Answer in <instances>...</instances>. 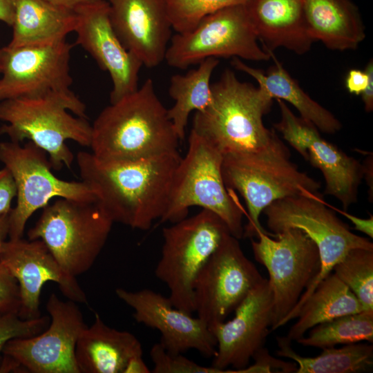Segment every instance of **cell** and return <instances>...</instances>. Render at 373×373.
Here are the masks:
<instances>
[{
	"mask_svg": "<svg viewBox=\"0 0 373 373\" xmlns=\"http://www.w3.org/2000/svg\"><path fill=\"white\" fill-rule=\"evenodd\" d=\"M180 158L176 153L144 160L106 162L80 151L76 160L82 181L113 223L146 230L166 209Z\"/></svg>",
	"mask_w": 373,
	"mask_h": 373,
	"instance_id": "1",
	"label": "cell"
},
{
	"mask_svg": "<svg viewBox=\"0 0 373 373\" xmlns=\"http://www.w3.org/2000/svg\"><path fill=\"white\" fill-rule=\"evenodd\" d=\"M91 125V153L102 161H139L179 153L180 140L150 78L105 107Z\"/></svg>",
	"mask_w": 373,
	"mask_h": 373,
	"instance_id": "2",
	"label": "cell"
},
{
	"mask_svg": "<svg viewBox=\"0 0 373 373\" xmlns=\"http://www.w3.org/2000/svg\"><path fill=\"white\" fill-rule=\"evenodd\" d=\"M290 157L289 149L277 134L260 150L223 155L224 182L241 195L247 208L243 237L256 236L260 231L275 236L262 227L260 216L277 200L299 195L323 198L318 191L321 184L300 171Z\"/></svg>",
	"mask_w": 373,
	"mask_h": 373,
	"instance_id": "3",
	"label": "cell"
},
{
	"mask_svg": "<svg viewBox=\"0 0 373 373\" xmlns=\"http://www.w3.org/2000/svg\"><path fill=\"white\" fill-rule=\"evenodd\" d=\"M211 90L209 105L195 112L193 131L223 155L256 151L271 142L276 133L265 127L262 117L274 99L265 90L241 82L229 68Z\"/></svg>",
	"mask_w": 373,
	"mask_h": 373,
	"instance_id": "4",
	"label": "cell"
},
{
	"mask_svg": "<svg viewBox=\"0 0 373 373\" xmlns=\"http://www.w3.org/2000/svg\"><path fill=\"white\" fill-rule=\"evenodd\" d=\"M86 106L78 97L69 98L51 94L0 102V135L21 144L33 142L48 155L52 168H70L74 155L68 140L90 146L92 125L87 120Z\"/></svg>",
	"mask_w": 373,
	"mask_h": 373,
	"instance_id": "5",
	"label": "cell"
},
{
	"mask_svg": "<svg viewBox=\"0 0 373 373\" xmlns=\"http://www.w3.org/2000/svg\"><path fill=\"white\" fill-rule=\"evenodd\" d=\"M223 155L192 129L188 149L173 173L166 209L160 220L174 223L198 206L218 215L231 234L243 238L242 218L246 213L222 174Z\"/></svg>",
	"mask_w": 373,
	"mask_h": 373,
	"instance_id": "6",
	"label": "cell"
},
{
	"mask_svg": "<svg viewBox=\"0 0 373 373\" xmlns=\"http://www.w3.org/2000/svg\"><path fill=\"white\" fill-rule=\"evenodd\" d=\"M263 213L267 227L275 236L291 228L305 232L317 246L321 260L318 274L296 306L279 323V327L296 318L301 305L316 285L350 250L356 248L373 250L372 242L354 233L323 198L303 195L283 198L273 202Z\"/></svg>",
	"mask_w": 373,
	"mask_h": 373,
	"instance_id": "7",
	"label": "cell"
},
{
	"mask_svg": "<svg viewBox=\"0 0 373 373\" xmlns=\"http://www.w3.org/2000/svg\"><path fill=\"white\" fill-rule=\"evenodd\" d=\"M113 224L96 201L59 198L43 208L28 236L42 240L62 268L77 277L93 265Z\"/></svg>",
	"mask_w": 373,
	"mask_h": 373,
	"instance_id": "8",
	"label": "cell"
},
{
	"mask_svg": "<svg viewBox=\"0 0 373 373\" xmlns=\"http://www.w3.org/2000/svg\"><path fill=\"white\" fill-rule=\"evenodd\" d=\"M231 233L213 212L203 209L162 229L161 257L155 274L169 290V298L177 308L192 314L193 285L200 269Z\"/></svg>",
	"mask_w": 373,
	"mask_h": 373,
	"instance_id": "9",
	"label": "cell"
},
{
	"mask_svg": "<svg viewBox=\"0 0 373 373\" xmlns=\"http://www.w3.org/2000/svg\"><path fill=\"white\" fill-rule=\"evenodd\" d=\"M77 304L52 293L46 304L48 326L35 336L9 341L3 348L0 372L80 373L75 348L87 325Z\"/></svg>",
	"mask_w": 373,
	"mask_h": 373,
	"instance_id": "10",
	"label": "cell"
},
{
	"mask_svg": "<svg viewBox=\"0 0 373 373\" xmlns=\"http://www.w3.org/2000/svg\"><path fill=\"white\" fill-rule=\"evenodd\" d=\"M0 162L11 173L17 188V204L9 213V239L22 238L30 217L52 198L95 201L92 190L83 181L57 178L47 153L30 141L23 145L0 142Z\"/></svg>",
	"mask_w": 373,
	"mask_h": 373,
	"instance_id": "11",
	"label": "cell"
},
{
	"mask_svg": "<svg viewBox=\"0 0 373 373\" xmlns=\"http://www.w3.org/2000/svg\"><path fill=\"white\" fill-rule=\"evenodd\" d=\"M271 53L260 46L244 4L218 10L192 30L172 36L164 60L184 70L209 57L260 61L269 60Z\"/></svg>",
	"mask_w": 373,
	"mask_h": 373,
	"instance_id": "12",
	"label": "cell"
},
{
	"mask_svg": "<svg viewBox=\"0 0 373 373\" xmlns=\"http://www.w3.org/2000/svg\"><path fill=\"white\" fill-rule=\"evenodd\" d=\"M258 240H251L256 260L269 274L273 294L271 330L296 306L321 268L318 250L313 240L301 229L291 228L276 235V239L258 232Z\"/></svg>",
	"mask_w": 373,
	"mask_h": 373,
	"instance_id": "13",
	"label": "cell"
},
{
	"mask_svg": "<svg viewBox=\"0 0 373 373\" xmlns=\"http://www.w3.org/2000/svg\"><path fill=\"white\" fill-rule=\"evenodd\" d=\"M263 278L238 239L227 234L195 280L193 304L198 317L209 329L224 321Z\"/></svg>",
	"mask_w": 373,
	"mask_h": 373,
	"instance_id": "14",
	"label": "cell"
},
{
	"mask_svg": "<svg viewBox=\"0 0 373 373\" xmlns=\"http://www.w3.org/2000/svg\"><path fill=\"white\" fill-rule=\"evenodd\" d=\"M72 48L66 40L0 48V102L51 94L77 97L70 89Z\"/></svg>",
	"mask_w": 373,
	"mask_h": 373,
	"instance_id": "15",
	"label": "cell"
},
{
	"mask_svg": "<svg viewBox=\"0 0 373 373\" xmlns=\"http://www.w3.org/2000/svg\"><path fill=\"white\" fill-rule=\"evenodd\" d=\"M280 119L274 124L286 140L306 161L320 170L325 186L323 194L337 199L344 211L356 203L364 178V166L354 157L325 140L312 123L297 117L285 102L276 99Z\"/></svg>",
	"mask_w": 373,
	"mask_h": 373,
	"instance_id": "16",
	"label": "cell"
},
{
	"mask_svg": "<svg viewBox=\"0 0 373 373\" xmlns=\"http://www.w3.org/2000/svg\"><path fill=\"white\" fill-rule=\"evenodd\" d=\"M0 262L17 281L21 304L18 315L22 319L41 316L39 305L44 285L57 284L68 300L88 305L87 296L76 277L68 274L44 242L39 240L9 239L3 246Z\"/></svg>",
	"mask_w": 373,
	"mask_h": 373,
	"instance_id": "17",
	"label": "cell"
},
{
	"mask_svg": "<svg viewBox=\"0 0 373 373\" xmlns=\"http://www.w3.org/2000/svg\"><path fill=\"white\" fill-rule=\"evenodd\" d=\"M233 318L220 323L210 331L217 346L211 366L235 373L249 365L254 355L261 350L272 324L273 294L268 279L263 278L235 309Z\"/></svg>",
	"mask_w": 373,
	"mask_h": 373,
	"instance_id": "18",
	"label": "cell"
},
{
	"mask_svg": "<svg viewBox=\"0 0 373 373\" xmlns=\"http://www.w3.org/2000/svg\"><path fill=\"white\" fill-rule=\"evenodd\" d=\"M74 11L77 17L76 44L81 46L111 76L113 88L110 102L114 103L135 91L139 88V73L142 64L124 46L115 32L108 1H94Z\"/></svg>",
	"mask_w": 373,
	"mask_h": 373,
	"instance_id": "19",
	"label": "cell"
},
{
	"mask_svg": "<svg viewBox=\"0 0 373 373\" xmlns=\"http://www.w3.org/2000/svg\"><path fill=\"white\" fill-rule=\"evenodd\" d=\"M115 294L133 309L137 323L160 332V343L168 352L182 353L193 349L207 357L216 354V341L207 323L175 307L169 297L149 289L129 291L119 287Z\"/></svg>",
	"mask_w": 373,
	"mask_h": 373,
	"instance_id": "20",
	"label": "cell"
},
{
	"mask_svg": "<svg viewBox=\"0 0 373 373\" xmlns=\"http://www.w3.org/2000/svg\"><path fill=\"white\" fill-rule=\"evenodd\" d=\"M112 26L124 46L146 68L164 61L172 26L164 0H106Z\"/></svg>",
	"mask_w": 373,
	"mask_h": 373,
	"instance_id": "21",
	"label": "cell"
},
{
	"mask_svg": "<svg viewBox=\"0 0 373 373\" xmlns=\"http://www.w3.org/2000/svg\"><path fill=\"white\" fill-rule=\"evenodd\" d=\"M245 5L258 41L269 53L285 48L303 55L315 42L305 20L303 0H249Z\"/></svg>",
	"mask_w": 373,
	"mask_h": 373,
	"instance_id": "22",
	"label": "cell"
},
{
	"mask_svg": "<svg viewBox=\"0 0 373 373\" xmlns=\"http://www.w3.org/2000/svg\"><path fill=\"white\" fill-rule=\"evenodd\" d=\"M143 354L139 340L132 333L108 326L100 316L80 335L75 358L80 373H124L129 359Z\"/></svg>",
	"mask_w": 373,
	"mask_h": 373,
	"instance_id": "23",
	"label": "cell"
},
{
	"mask_svg": "<svg viewBox=\"0 0 373 373\" xmlns=\"http://www.w3.org/2000/svg\"><path fill=\"white\" fill-rule=\"evenodd\" d=\"M305 20L314 41L334 50H354L365 38L358 8L351 0H303Z\"/></svg>",
	"mask_w": 373,
	"mask_h": 373,
	"instance_id": "24",
	"label": "cell"
},
{
	"mask_svg": "<svg viewBox=\"0 0 373 373\" xmlns=\"http://www.w3.org/2000/svg\"><path fill=\"white\" fill-rule=\"evenodd\" d=\"M77 17L73 10L53 5L44 0H15L8 46L44 45L66 40L75 32Z\"/></svg>",
	"mask_w": 373,
	"mask_h": 373,
	"instance_id": "25",
	"label": "cell"
},
{
	"mask_svg": "<svg viewBox=\"0 0 373 373\" xmlns=\"http://www.w3.org/2000/svg\"><path fill=\"white\" fill-rule=\"evenodd\" d=\"M274 64L265 73L262 70L249 66L240 59L232 58V66L252 77L260 88L273 99H281L291 104L300 113V117L314 124L319 131L334 134L342 128L341 122L327 108L308 95L271 53Z\"/></svg>",
	"mask_w": 373,
	"mask_h": 373,
	"instance_id": "26",
	"label": "cell"
},
{
	"mask_svg": "<svg viewBox=\"0 0 373 373\" xmlns=\"http://www.w3.org/2000/svg\"><path fill=\"white\" fill-rule=\"evenodd\" d=\"M363 310L356 296L331 272L316 285L301 305L296 317L298 320L286 337L290 341H296L320 323Z\"/></svg>",
	"mask_w": 373,
	"mask_h": 373,
	"instance_id": "27",
	"label": "cell"
},
{
	"mask_svg": "<svg viewBox=\"0 0 373 373\" xmlns=\"http://www.w3.org/2000/svg\"><path fill=\"white\" fill-rule=\"evenodd\" d=\"M218 64V59L209 57L186 74H176L171 77L169 94L175 103L168 109V115L180 141L185 137L191 113L202 111L211 100L210 81Z\"/></svg>",
	"mask_w": 373,
	"mask_h": 373,
	"instance_id": "28",
	"label": "cell"
},
{
	"mask_svg": "<svg viewBox=\"0 0 373 373\" xmlns=\"http://www.w3.org/2000/svg\"><path fill=\"white\" fill-rule=\"evenodd\" d=\"M278 356L290 358L298 365L296 373H356L365 372L373 365L372 345L356 343L336 348L323 349L315 357L296 353L286 336L276 338Z\"/></svg>",
	"mask_w": 373,
	"mask_h": 373,
	"instance_id": "29",
	"label": "cell"
},
{
	"mask_svg": "<svg viewBox=\"0 0 373 373\" xmlns=\"http://www.w3.org/2000/svg\"><path fill=\"white\" fill-rule=\"evenodd\" d=\"M296 341L303 346L322 350L341 344L372 343L373 310H363L320 323Z\"/></svg>",
	"mask_w": 373,
	"mask_h": 373,
	"instance_id": "30",
	"label": "cell"
},
{
	"mask_svg": "<svg viewBox=\"0 0 373 373\" xmlns=\"http://www.w3.org/2000/svg\"><path fill=\"white\" fill-rule=\"evenodd\" d=\"M332 271L358 299L363 310H373V250H350Z\"/></svg>",
	"mask_w": 373,
	"mask_h": 373,
	"instance_id": "31",
	"label": "cell"
},
{
	"mask_svg": "<svg viewBox=\"0 0 373 373\" xmlns=\"http://www.w3.org/2000/svg\"><path fill=\"white\" fill-rule=\"evenodd\" d=\"M249 0H164L172 28L177 33L192 30L205 17Z\"/></svg>",
	"mask_w": 373,
	"mask_h": 373,
	"instance_id": "32",
	"label": "cell"
},
{
	"mask_svg": "<svg viewBox=\"0 0 373 373\" xmlns=\"http://www.w3.org/2000/svg\"><path fill=\"white\" fill-rule=\"evenodd\" d=\"M49 323V316L22 319L17 313H0V366L3 348L9 341L39 334L46 329Z\"/></svg>",
	"mask_w": 373,
	"mask_h": 373,
	"instance_id": "33",
	"label": "cell"
},
{
	"mask_svg": "<svg viewBox=\"0 0 373 373\" xmlns=\"http://www.w3.org/2000/svg\"><path fill=\"white\" fill-rule=\"evenodd\" d=\"M150 356L154 365L153 373H223L212 366L199 365L182 353L169 352L160 343L152 347Z\"/></svg>",
	"mask_w": 373,
	"mask_h": 373,
	"instance_id": "34",
	"label": "cell"
},
{
	"mask_svg": "<svg viewBox=\"0 0 373 373\" xmlns=\"http://www.w3.org/2000/svg\"><path fill=\"white\" fill-rule=\"evenodd\" d=\"M20 304V291L17 281L0 262V313L18 314Z\"/></svg>",
	"mask_w": 373,
	"mask_h": 373,
	"instance_id": "35",
	"label": "cell"
},
{
	"mask_svg": "<svg viewBox=\"0 0 373 373\" xmlns=\"http://www.w3.org/2000/svg\"><path fill=\"white\" fill-rule=\"evenodd\" d=\"M16 195L15 180L10 171L3 166L0 169V215L10 213L12 201Z\"/></svg>",
	"mask_w": 373,
	"mask_h": 373,
	"instance_id": "36",
	"label": "cell"
},
{
	"mask_svg": "<svg viewBox=\"0 0 373 373\" xmlns=\"http://www.w3.org/2000/svg\"><path fill=\"white\" fill-rule=\"evenodd\" d=\"M368 76L364 70L351 69L345 78V87L351 94L361 95L366 88Z\"/></svg>",
	"mask_w": 373,
	"mask_h": 373,
	"instance_id": "37",
	"label": "cell"
},
{
	"mask_svg": "<svg viewBox=\"0 0 373 373\" xmlns=\"http://www.w3.org/2000/svg\"><path fill=\"white\" fill-rule=\"evenodd\" d=\"M329 207L334 211H338L346 218H347L354 226V229L359 231L370 238H373V216L371 215L368 218H361L349 213L347 211L341 210L333 207L330 204Z\"/></svg>",
	"mask_w": 373,
	"mask_h": 373,
	"instance_id": "38",
	"label": "cell"
},
{
	"mask_svg": "<svg viewBox=\"0 0 373 373\" xmlns=\"http://www.w3.org/2000/svg\"><path fill=\"white\" fill-rule=\"evenodd\" d=\"M364 71L368 76L366 88L361 94L366 112L370 113L373 110V61L371 59L365 67Z\"/></svg>",
	"mask_w": 373,
	"mask_h": 373,
	"instance_id": "39",
	"label": "cell"
},
{
	"mask_svg": "<svg viewBox=\"0 0 373 373\" xmlns=\"http://www.w3.org/2000/svg\"><path fill=\"white\" fill-rule=\"evenodd\" d=\"M151 371L146 365L143 354H138L131 357L127 363L124 373H149Z\"/></svg>",
	"mask_w": 373,
	"mask_h": 373,
	"instance_id": "40",
	"label": "cell"
},
{
	"mask_svg": "<svg viewBox=\"0 0 373 373\" xmlns=\"http://www.w3.org/2000/svg\"><path fill=\"white\" fill-rule=\"evenodd\" d=\"M15 0H0V21L11 27Z\"/></svg>",
	"mask_w": 373,
	"mask_h": 373,
	"instance_id": "41",
	"label": "cell"
},
{
	"mask_svg": "<svg viewBox=\"0 0 373 373\" xmlns=\"http://www.w3.org/2000/svg\"><path fill=\"white\" fill-rule=\"evenodd\" d=\"M53 5L74 10L85 3L97 0H44Z\"/></svg>",
	"mask_w": 373,
	"mask_h": 373,
	"instance_id": "42",
	"label": "cell"
},
{
	"mask_svg": "<svg viewBox=\"0 0 373 373\" xmlns=\"http://www.w3.org/2000/svg\"><path fill=\"white\" fill-rule=\"evenodd\" d=\"M9 234V213L0 215V254Z\"/></svg>",
	"mask_w": 373,
	"mask_h": 373,
	"instance_id": "43",
	"label": "cell"
}]
</instances>
